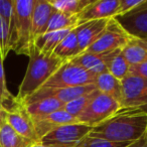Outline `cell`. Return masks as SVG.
<instances>
[{
    "label": "cell",
    "instance_id": "e575fe53",
    "mask_svg": "<svg viewBox=\"0 0 147 147\" xmlns=\"http://www.w3.org/2000/svg\"><path fill=\"white\" fill-rule=\"evenodd\" d=\"M31 147H57V146H53V145H47V144H42L40 142L34 143Z\"/></svg>",
    "mask_w": 147,
    "mask_h": 147
},
{
    "label": "cell",
    "instance_id": "603a6c76",
    "mask_svg": "<svg viewBox=\"0 0 147 147\" xmlns=\"http://www.w3.org/2000/svg\"><path fill=\"white\" fill-rule=\"evenodd\" d=\"M121 53L130 65H139L147 61V49L134 37L121 49Z\"/></svg>",
    "mask_w": 147,
    "mask_h": 147
},
{
    "label": "cell",
    "instance_id": "8992f818",
    "mask_svg": "<svg viewBox=\"0 0 147 147\" xmlns=\"http://www.w3.org/2000/svg\"><path fill=\"white\" fill-rule=\"evenodd\" d=\"M131 39L132 36L125 30L117 19L111 18L100 37L85 53H104L122 49Z\"/></svg>",
    "mask_w": 147,
    "mask_h": 147
},
{
    "label": "cell",
    "instance_id": "cb8c5ba5",
    "mask_svg": "<svg viewBox=\"0 0 147 147\" xmlns=\"http://www.w3.org/2000/svg\"><path fill=\"white\" fill-rule=\"evenodd\" d=\"M94 0H49L53 9L65 14L79 15Z\"/></svg>",
    "mask_w": 147,
    "mask_h": 147
},
{
    "label": "cell",
    "instance_id": "e0dca14e",
    "mask_svg": "<svg viewBox=\"0 0 147 147\" xmlns=\"http://www.w3.org/2000/svg\"><path fill=\"white\" fill-rule=\"evenodd\" d=\"M95 85L102 94L111 97L117 102L122 103V81L115 78L109 71H105L96 77Z\"/></svg>",
    "mask_w": 147,
    "mask_h": 147
},
{
    "label": "cell",
    "instance_id": "ba28073f",
    "mask_svg": "<svg viewBox=\"0 0 147 147\" xmlns=\"http://www.w3.org/2000/svg\"><path fill=\"white\" fill-rule=\"evenodd\" d=\"M122 108H147V79L128 75L122 81Z\"/></svg>",
    "mask_w": 147,
    "mask_h": 147
},
{
    "label": "cell",
    "instance_id": "5b68a950",
    "mask_svg": "<svg viewBox=\"0 0 147 147\" xmlns=\"http://www.w3.org/2000/svg\"><path fill=\"white\" fill-rule=\"evenodd\" d=\"M121 108L122 106L119 102L99 92L77 119L82 124L94 128L112 117Z\"/></svg>",
    "mask_w": 147,
    "mask_h": 147
},
{
    "label": "cell",
    "instance_id": "7a4b0ae2",
    "mask_svg": "<svg viewBox=\"0 0 147 147\" xmlns=\"http://www.w3.org/2000/svg\"><path fill=\"white\" fill-rule=\"evenodd\" d=\"M65 63V61L57 55H41L33 49L29 55V63L25 76L13 102H24L29 96L37 92Z\"/></svg>",
    "mask_w": 147,
    "mask_h": 147
},
{
    "label": "cell",
    "instance_id": "5bb4252c",
    "mask_svg": "<svg viewBox=\"0 0 147 147\" xmlns=\"http://www.w3.org/2000/svg\"><path fill=\"white\" fill-rule=\"evenodd\" d=\"M55 9L49 4V0H35L31 13V40L32 43L40 35L47 32L49 18Z\"/></svg>",
    "mask_w": 147,
    "mask_h": 147
},
{
    "label": "cell",
    "instance_id": "f35d334b",
    "mask_svg": "<svg viewBox=\"0 0 147 147\" xmlns=\"http://www.w3.org/2000/svg\"><path fill=\"white\" fill-rule=\"evenodd\" d=\"M2 120H3V119H2ZM2 120H0V125H1V121H2Z\"/></svg>",
    "mask_w": 147,
    "mask_h": 147
},
{
    "label": "cell",
    "instance_id": "4316f807",
    "mask_svg": "<svg viewBox=\"0 0 147 147\" xmlns=\"http://www.w3.org/2000/svg\"><path fill=\"white\" fill-rule=\"evenodd\" d=\"M10 27V23L0 16V55L3 61L11 51Z\"/></svg>",
    "mask_w": 147,
    "mask_h": 147
},
{
    "label": "cell",
    "instance_id": "ab89813d",
    "mask_svg": "<svg viewBox=\"0 0 147 147\" xmlns=\"http://www.w3.org/2000/svg\"><path fill=\"white\" fill-rule=\"evenodd\" d=\"M0 107H4V106H0Z\"/></svg>",
    "mask_w": 147,
    "mask_h": 147
},
{
    "label": "cell",
    "instance_id": "ac0fdd59",
    "mask_svg": "<svg viewBox=\"0 0 147 147\" xmlns=\"http://www.w3.org/2000/svg\"><path fill=\"white\" fill-rule=\"evenodd\" d=\"M75 29V28H73ZM73 29H63L55 30L51 32H45V34L37 37L33 42V49L39 53L45 55H53V51L57 47L61 42L63 38L71 32Z\"/></svg>",
    "mask_w": 147,
    "mask_h": 147
},
{
    "label": "cell",
    "instance_id": "d590c367",
    "mask_svg": "<svg viewBox=\"0 0 147 147\" xmlns=\"http://www.w3.org/2000/svg\"><path fill=\"white\" fill-rule=\"evenodd\" d=\"M136 39L143 45V47H145V49H147V39H138V38H136Z\"/></svg>",
    "mask_w": 147,
    "mask_h": 147
},
{
    "label": "cell",
    "instance_id": "9c48e42d",
    "mask_svg": "<svg viewBox=\"0 0 147 147\" xmlns=\"http://www.w3.org/2000/svg\"><path fill=\"white\" fill-rule=\"evenodd\" d=\"M5 120L12 127L13 130L20 134L21 136L35 143L39 142L35 133L34 125L27 113L24 103L13 102L12 108L7 109Z\"/></svg>",
    "mask_w": 147,
    "mask_h": 147
},
{
    "label": "cell",
    "instance_id": "44dd1931",
    "mask_svg": "<svg viewBox=\"0 0 147 147\" xmlns=\"http://www.w3.org/2000/svg\"><path fill=\"white\" fill-rule=\"evenodd\" d=\"M82 51L79 47V41L77 38L76 28L73 29L65 38L61 40V42L57 47V49L53 51V55H57L63 61H69L74 57L81 55Z\"/></svg>",
    "mask_w": 147,
    "mask_h": 147
},
{
    "label": "cell",
    "instance_id": "60d3db41",
    "mask_svg": "<svg viewBox=\"0 0 147 147\" xmlns=\"http://www.w3.org/2000/svg\"><path fill=\"white\" fill-rule=\"evenodd\" d=\"M0 147H1V145H0Z\"/></svg>",
    "mask_w": 147,
    "mask_h": 147
},
{
    "label": "cell",
    "instance_id": "1f68e13d",
    "mask_svg": "<svg viewBox=\"0 0 147 147\" xmlns=\"http://www.w3.org/2000/svg\"><path fill=\"white\" fill-rule=\"evenodd\" d=\"M129 75L147 79V61L142 63H139V65H130Z\"/></svg>",
    "mask_w": 147,
    "mask_h": 147
},
{
    "label": "cell",
    "instance_id": "ffe728a7",
    "mask_svg": "<svg viewBox=\"0 0 147 147\" xmlns=\"http://www.w3.org/2000/svg\"><path fill=\"white\" fill-rule=\"evenodd\" d=\"M35 142L15 132L5 119L0 125V145L1 147H31Z\"/></svg>",
    "mask_w": 147,
    "mask_h": 147
},
{
    "label": "cell",
    "instance_id": "7c38bea8",
    "mask_svg": "<svg viewBox=\"0 0 147 147\" xmlns=\"http://www.w3.org/2000/svg\"><path fill=\"white\" fill-rule=\"evenodd\" d=\"M119 9V0H94L82 13L79 14V25L99 19L116 17Z\"/></svg>",
    "mask_w": 147,
    "mask_h": 147
},
{
    "label": "cell",
    "instance_id": "f1b7e54d",
    "mask_svg": "<svg viewBox=\"0 0 147 147\" xmlns=\"http://www.w3.org/2000/svg\"><path fill=\"white\" fill-rule=\"evenodd\" d=\"M3 59L0 55V102L4 105L6 101L14 100V97L10 94L6 86V79H5V71L3 67Z\"/></svg>",
    "mask_w": 147,
    "mask_h": 147
},
{
    "label": "cell",
    "instance_id": "277c9868",
    "mask_svg": "<svg viewBox=\"0 0 147 147\" xmlns=\"http://www.w3.org/2000/svg\"><path fill=\"white\" fill-rule=\"evenodd\" d=\"M96 77L83 67L65 61L40 89H65L95 84Z\"/></svg>",
    "mask_w": 147,
    "mask_h": 147
},
{
    "label": "cell",
    "instance_id": "74e56055",
    "mask_svg": "<svg viewBox=\"0 0 147 147\" xmlns=\"http://www.w3.org/2000/svg\"><path fill=\"white\" fill-rule=\"evenodd\" d=\"M0 106H4V105H3V104H2V103L0 102Z\"/></svg>",
    "mask_w": 147,
    "mask_h": 147
},
{
    "label": "cell",
    "instance_id": "83f0119b",
    "mask_svg": "<svg viewBox=\"0 0 147 147\" xmlns=\"http://www.w3.org/2000/svg\"><path fill=\"white\" fill-rule=\"evenodd\" d=\"M131 143H118L111 142L101 138L86 136L83 138L75 147H127Z\"/></svg>",
    "mask_w": 147,
    "mask_h": 147
},
{
    "label": "cell",
    "instance_id": "30bf717a",
    "mask_svg": "<svg viewBox=\"0 0 147 147\" xmlns=\"http://www.w3.org/2000/svg\"><path fill=\"white\" fill-rule=\"evenodd\" d=\"M134 38L147 39V0L122 16L115 17Z\"/></svg>",
    "mask_w": 147,
    "mask_h": 147
},
{
    "label": "cell",
    "instance_id": "3957f363",
    "mask_svg": "<svg viewBox=\"0 0 147 147\" xmlns=\"http://www.w3.org/2000/svg\"><path fill=\"white\" fill-rule=\"evenodd\" d=\"M35 0H13V19L10 27L11 51L17 55H30L33 49L31 40V13Z\"/></svg>",
    "mask_w": 147,
    "mask_h": 147
},
{
    "label": "cell",
    "instance_id": "d4e9b609",
    "mask_svg": "<svg viewBox=\"0 0 147 147\" xmlns=\"http://www.w3.org/2000/svg\"><path fill=\"white\" fill-rule=\"evenodd\" d=\"M98 93H99L98 90H95L94 92L79 97V98L67 103L63 106V110H65L69 114H71L75 118H78L79 115L88 107V105L92 102V100L97 96Z\"/></svg>",
    "mask_w": 147,
    "mask_h": 147
},
{
    "label": "cell",
    "instance_id": "9a60e30c",
    "mask_svg": "<svg viewBox=\"0 0 147 147\" xmlns=\"http://www.w3.org/2000/svg\"><path fill=\"white\" fill-rule=\"evenodd\" d=\"M78 122V119L71 116V114H69L63 108L61 110L57 111V112H53V114L49 115V116L45 117V118L33 121V125H34L37 138H38V140H40L42 137H45L49 132L57 129V127Z\"/></svg>",
    "mask_w": 147,
    "mask_h": 147
},
{
    "label": "cell",
    "instance_id": "8d00e7d4",
    "mask_svg": "<svg viewBox=\"0 0 147 147\" xmlns=\"http://www.w3.org/2000/svg\"><path fill=\"white\" fill-rule=\"evenodd\" d=\"M144 139L146 140V142H147V126H146V130H145V134H144Z\"/></svg>",
    "mask_w": 147,
    "mask_h": 147
},
{
    "label": "cell",
    "instance_id": "8fae6325",
    "mask_svg": "<svg viewBox=\"0 0 147 147\" xmlns=\"http://www.w3.org/2000/svg\"><path fill=\"white\" fill-rule=\"evenodd\" d=\"M95 90H97V87L95 84L65 89H39L37 92H35L34 94L29 96L23 103L24 104H29V103L42 100V99L53 98L61 101V103H63L65 105L67 103L75 100V99L79 98V97L94 92Z\"/></svg>",
    "mask_w": 147,
    "mask_h": 147
},
{
    "label": "cell",
    "instance_id": "2e32d148",
    "mask_svg": "<svg viewBox=\"0 0 147 147\" xmlns=\"http://www.w3.org/2000/svg\"><path fill=\"white\" fill-rule=\"evenodd\" d=\"M110 19L92 20L76 27L77 38L82 53H85L100 37Z\"/></svg>",
    "mask_w": 147,
    "mask_h": 147
},
{
    "label": "cell",
    "instance_id": "d6a6232c",
    "mask_svg": "<svg viewBox=\"0 0 147 147\" xmlns=\"http://www.w3.org/2000/svg\"><path fill=\"white\" fill-rule=\"evenodd\" d=\"M127 147H147V142L144 139V137H142V138H140V139H138V140L132 142Z\"/></svg>",
    "mask_w": 147,
    "mask_h": 147
},
{
    "label": "cell",
    "instance_id": "7402d4cb",
    "mask_svg": "<svg viewBox=\"0 0 147 147\" xmlns=\"http://www.w3.org/2000/svg\"><path fill=\"white\" fill-rule=\"evenodd\" d=\"M79 26V15L65 14L55 10L49 18L47 32L63 29H73Z\"/></svg>",
    "mask_w": 147,
    "mask_h": 147
},
{
    "label": "cell",
    "instance_id": "52a82bcc",
    "mask_svg": "<svg viewBox=\"0 0 147 147\" xmlns=\"http://www.w3.org/2000/svg\"><path fill=\"white\" fill-rule=\"evenodd\" d=\"M92 129V127L79 122L65 124L49 132L39 142L57 147H75L83 138L88 136Z\"/></svg>",
    "mask_w": 147,
    "mask_h": 147
},
{
    "label": "cell",
    "instance_id": "6da1fadb",
    "mask_svg": "<svg viewBox=\"0 0 147 147\" xmlns=\"http://www.w3.org/2000/svg\"><path fill=\"white\" fill-rule=\"evenodd\" d=\"M147 126V108H121L94 127L88 136L111 142L132 143L142 138Z\"/></svg>",
    "mask_w": 147,
    "mask_h": 147
},
{
    "label": "cell",
    "instance_id": "4fadbf2b",
    "mask_svg": "<svg viewBox=\"0 0 147 147\" xmlns=\"http://www.w3.org/2000/svg\"><path fill=\"white\" fill-rule=\"evenodd\" d=\"M120 51L121 49H117V51L104 53H83L78 57H74L69 61L98 76L100 74L108 71V65L111 59Z\"/></svg>",
    "mask_w": 147,
    "mask_h": 147
},
{
    "label": "cell",
    "instance_id": "f546056e",
    "mask_svg": "<svg viewBox=\"0 0 147 147\" xmlns=\"http://www.w3.org/2000/svg\"><path fill=\"white\" fill-rule=\"evenodd\" d=\"M0 16L9 23L13 19V0H0Z\"/></svg>",
    "mask_w": 147,
    "mask_h": 147
},
{
    "label": "cell",
    "instance_id": "4dcf8cb0",
    "mask_svg": "<svg viewBox=\"0 0 147 147\" xmlns=\"http://www.w3.org/2000/svg\"><path fill=\"white\" fill-rule=\"evenodd\" d=\"M142 2L143 0H119V9L116 17L122 16V15L130 12L135 7L139 6Z\"/></svg>",
    "mask_w": 147,
    "mask_h": 147
},
{
    "label": "cell",
    "instance_id": "836d02e7",
    "mask_svg": "<svg viewBox=\"0 0 147 147\" xmlns=\"http://www.w3.org/2000/svg\"><path fill=\"white\" fill-rule=\"evenodd\" d=\"M6 113H7V109L5 108V107H0V120L5 119Z\"/></svg>",
    "mask_w": 147,
    "mask_h": 147
},
{
    "label": "cell",
    "instance_id": "484cf974",
    "mask_svg": "<svg viewBox=\"0 0 147 147\" xmlns=\"http://www.w3.org/2000/svg\"><path fill=\"white\" fill-rule=\"evenodd\" d=\"M130 65L123 57L121 51L111 59L108 65V71L118 80L123 81L129 75Z\"/></svg>",
    "mask_w": 147,
    "mask_h": 147
},
{
    "label": "cell",
    "instance_id": "d6986e66",
    "mask_svg": "<svg viewBox=\"0 0 147 147\" xmlns=\"http://www.w3.org/2000/svg\"><path fill=\"white\" fill-rule=\"evenodd\" d=\"M24 105L32 122L45 118V117L53 114V112H57V111L63 109L65 106L63 103L53 98L42 99V100L36 101V102Z\"/></svg>",
    "mask_w": 147,
    "mask_h": 147
}]
</instances>
